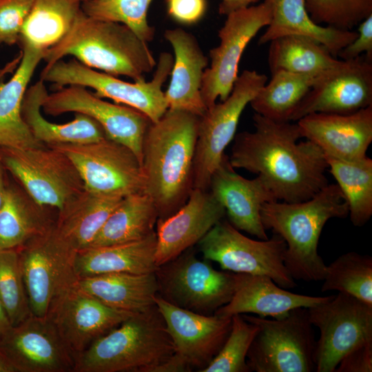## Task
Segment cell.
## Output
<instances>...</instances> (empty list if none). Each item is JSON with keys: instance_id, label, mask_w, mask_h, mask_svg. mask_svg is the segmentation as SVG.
I'll return each instance as SVG.
<instances>
[{"instance_id": "1", "label": "cell", "mask_w": 372, "mask_h": 372, "mask_svg": "<svg viewBox=\"0 0 372 372\" xmlns=\"http://www.w3.org/2000/svg\"><path fill=\"white\" fill-rule=\"evenodd\" d=\"M255 130L234 136L229 163L260 176L276 200H307L328 183L324 154L313 142H298L299 127L291 122H277L257 113L253 116Z\"/></svg>"}, {"instance_id": "2", "label": "cell", "mask_w": 372, "mask_h": 372, "mask_svg": "<svg viewBox=\"0 0 372 372\" xmlns=\"http://www.w3.org/2000/svg\"><path fill=\"white\" fill-rule=\"evenodd\" d=\"M199 118L167 110L151 123L143 140L142 169L145 193L157 209L158 219L175 213L194 188V158Z\"/></svg>"}, {"instance_id": "3", "label": "cell", "mask_w": 372, "mask_h": 372, "mask_svg": "<svg viewBox=\"0 0 372 372\" xmlns=\"http://www.w3.org/2000/svg\"><path fill=\"white\" fill-rule=\"evenodd\" d=\"M349 215L348 203L337 184H328L311 198L298 203H265L260 216L265 229L286 242L285 265L294 280L322 281L327 265L318 251L321 232L333 218Z\"/></svg>"}, {"instance_id": "4", "label": "cell", "mask_w": 372, "mask_h": 372, "mask_svg": "<svg viewBox=\"0 0 372 372\" xmlns=\"http://www.w3.org/2000/svg\"><path fill=\"white\" fill-rule=\"evenodd\" d=\"M96 70L136 81L145 79L156 65L147 43L122 23L96 19L81 9L68 34L47 50L46 66L65 56Z\"/></svg>"}, {"instance_id": "5", "label": "cell", "mask_w": 372, "mask_h": 372, "mask_svg": "<svg viewBox=\"0 0 372 372\" xmlns=\"http://www.w3.org/2000/svg\"><path fill=\"white\" fill-rule=\"evenodd\" d=\"M175 352L155 305L133 313L76 360L74 372H151Z\"/></svg>"}, {"instance_id": "6", "label": "cell", "mask_w": 372, "mask_h": 372, "mask_svg": "<svg viewBox=\"0 0 372 372\" xmlns=\"http://www.w3.org/2000/svg\"><path fill=\"white\" fill-rule=\"evenodd\" d=\"M173 62L172 54L161 52L153 78L147 82L145 80L124 81L88 68L74 58L66 61L61 59L45 66L40 79L56 89L68 85L89 87L94 91L96 96L136 109L154 123L168 110L162 87L170 74Z\"/></svg>"}, {"instance_id": "7", "label": "cell", "mask_w": 372, "mask_h": 372, "mask_svg": "<svg viewBox=\"0 0 372 372\" xmlns=\"http://www.w3.org/2000/svg\"><path fill=\"white\" fill-rule=\"evenodd\" d=\"M241 315L258 327L247 355L250 371H315L316 341L308 308H296L279 318Z\"/></svg>"}, {"instance_id": "8", "label": "cell", "mask_w": 372, "mask_h": 372, "mask_svg": "<svg viewBox=\"0 0 372 372\" xmlns=\"http://www.w3.org/2000/svg\"><path fill=\"white\" fill-rule=\"evenodd\" d=\"M154 273L159 296L201 314H214L231 300L235 290V273L216 269L210 260L198 258L191 248L159 265Z\"/></svg>"}, {"instance_id": "9", "label": "cell", "mask_w": 372, "mask_h": 372, "mask_svg": "<svg viewBox=\"0 0 372 372\" xmlns=\"http://www.w3.org/2000/svg\"><path fill=\"white\" fill-rule=\"evenodd\" d=\"M198 244L203 258L218 263L223 270L267 276L284 289L296 286L285 265L286 242L278 234L256 240L222 219Z\"/></svg>"}, {"instance_id": "10", "label": "cell", "mask_w": 372, "mask_h": 372, "mask_svg": "<svg viewBox=\"0 0 372 372\" xmlns=\"http://www.w3.org/2000/svg\"><path fill=\"white\" fill-rule=\"evenodd\" d=\"M0 162L42 206L59 210L84 189L81 177L70 158L50 146L28 149L0 147Z\"/></svg>"}, {"instance_id": "11", "label": "cell", "mask_w": 372, "mask_h": 372, "mask_svg": "<svg viewBox=\"0 0 372 372\" xmlns=\"http://www.w3.org/2000/svg\"><path fill=\"white\" fill-rule=\"evenodd\" d=\"M267 81L264 74L244 70L229 96L200 116L194 158V188L209 190L211 176L225 154V148L234 138L243 110Z\"/></svg>"}, {"instance_id": "12", "label": "cell", "mask_w": 372, "mask_h": 372, "mask_svg": "<svg viewBox=\"0 0 372 372\" xmlns=\"http://www.w3.org/2000/svg\"><path fill=\"white\" fill-rule=\"evenodd\" d=\"M17 249L32 314L46 317L54 300L78 280L74 267L76 250L55 225Z\"/></svg>"}, {"instance_id": "13", "label": "cell", "mask_w": 372, "mask_h": 372, "mask_svg": "<svg viewBox=\"0 0 372 372\" xmlns=\"http://www.w3.org/2000/svg\"><path fill=\"white\" fill-rule=\"evenodd\" d=\"M309 320L320 330L316 342L315 371L335 372L350 351L372 342V306L345 293L308 308Z\"/></svg>"}, {"instance_id": "14", "label": "cell", "mask_w": 372, "mask_h": 372, "mask_svg": "<svg viewBox=\"0 0 372 372\" xmlns=\"http://www.w3.org/2000/svg\"><path fill=\"white\" fill-rule=\"evenodd\" d=\"M64 153L76 167L84 188L94 193L125 197L145 192L142 165L127 147L105 138L84 143L48 145Z\"/></svg>"}, {"instance_id": "15", "label": "cell", "mask_w": 372, "mask_h": 372, "mask_svg": "<svg viewBox=\"0 0 372 372\" xmlns=\"http://www.w3.org/2000/svg\"><path fill=\"white\" fill-rule=\"evenodd\" d=\"M273 0H265L229 13L218 31L220 43L209 51L210 65L203 76L201 96L209 108L225 101L238 76V65L250 41L271 21Z\"/></svg>"}, {"instance_id": "16", "label": "cell", "mask_w": 372, "mask_h": 372, "mask_svg": "<svg viewBox=\"0 0 372 372\" xmlns=\"http://www.w3.org/2000/svg\"><path fill=\"white\" fill-rule=\"evenodd\" d=\"M41 108L50 116L74 112L91 117L102 127L107 138L130 148L142 164L143 140L152 121L138 110L105 101L79 85L48 93Z\"/></svg>"}, {"instance_id": "17", "label": "cell", "mask_w": 372, "mask_h": 372, "mask_svg": "<svg viewBox=\"0 0 372 372\" xmlns=\"http://www.w3.org/2000/svg\"><path fill=\"white\" fill-rule=\"evenodd\" d=\"M372 105V61L341 60L323 72L298 104L290 121L312 113L348 114Z\"/></svg>"}, {"instance_id": "18", "label": "cell", "mask_w": 372, "mask_h": 372, "mask_svg": "<svg viewBox=\"0 0 372 372\" xmlns=\"http://www.w3.org/2000/svg\"><path fill=\"white\" fill-rule=\"evenodd\" d=\"M132 314L107 306L79 289L76 282L54 300L46 317L76 361L96 340Z\"/></svg>"}, {"instance_id": "19", "label": "cell", "mask_w": 372, "mask_h": 372, "mask_svg": "<svg viewBox=\"0 0 372 372\" xmlns=\"http://www.w3.org/2000/svg\"><path fill=\"white\" fill-rule=\"evenodd\" d=\"M0 354L13 371L70 372L75 358L47 317L32 315L0 340Z\"/></svg>"}, {"instance_id": "20", "label": "cell", "mask_w": 372, "mask_h": 372, "mask_svg": "<svg viewBox=\"0 0 372 372\" xmlns=\"http://www.w3.org/2000/svg\"><path fill=\"white\" fill-rule=\"evenodd\" d=\"M155 304L174 346L192 368L200 372L216 355L231 326V317L205 315L174 306L157 295Z\"/></svg>"}, {"instance_id": "21", "label": "cell", "mask_w": 372, "mask_h": 372, "mask_svg": "<svg viewBox=\"0 0 372 372\" xmlns=\"http://www.w3.org/2000/svg\"><path fill=\"white\" fill-rule=\"evenodd\" d=\"M225 214L223 205L209 190L193 188L179 209L157 220L156 265L174 259L198 244Z\"/></svg>"}, {"instance_id": "22", "label": "cell", "mask_w": 372, "mask_h": 372, "mask_svg": "<svg viewBox=\"0 0 372 372\" xmlns=\"http://www.w3.org/2000/svg\"><path fill=\"white\" fill-rule=\"evenodd\" d=\"M234 169L225 154L211 176L209 191L223 205L235 228L260 240L268 239L260 210L265 203L276 200L260 176L247 179Z\"/></svg>"}, {"instance_id": "23", "label": "cell", "mask_w": 372, "mask_h": 372, "mask_svg": "<svg viewBox=\"0 0 372 372\" xmlns=\"http://www.w3.org/2000/svg\"><path fill=\"white\" fill-rule=\"evenodd\" d=\"M300 134L324 155L344 160L366 156L372 142V105L348 114L312 113L297 121Z\"/></svg>"}, {"instance_id": "24", "label": "cell", "mask_w": 372, "mask_h": 372, "mask_svg": "<svg viewBox=\"0 0 372 372\" xmlns=\"http://www.w3.org/2000/svg\"><path fill=\"white\" fill-rule=\"evenodd\" d=\"M164 37L174 53L170 83L164 92L168 109L201 116L207 110L200 90L208 58L196 38L182 28L168 29Z\"/></svg>"}, {"instance_id": "25", "label": "cell", "mask_w": 372, "mask_h": 372, "mask_svg": "<svg viewBox=\"0 0 372 372\" xmlns=\"http://www.w3.org/2000/svg\"><path fill=\"white\" fill-rule=\"evenodd\" d=\"M331 297L292 293L265 275L236 273L235 290L231 300L214 314L227 318L236 314H256L279 318L296 308L315 307Z\"/></svg>"}, {"instance_id": "26", "label": "cell", "mask_w": 372, "mask_h": 372, "mask_svg": "<svg viewBox=\"0 0 372 372\" xmlns=\"http://www.w3.org/2000/svg\"><path fill=\"white\" fill-rule=\"evenodd\" d=\"M21 61L7 82H0V147L28 149L45 145L32 134L21 114V105L28 84L44 54L21 46Z\"/></svg>"}, {"instance_id": "27", "label": "cell", "mask_w": 372, "mask_h": 372, "mask_svg": "<svg viewBox=\"0 0 372 372\" xmlns=\"http://www.w3.org/2000/svg\"><path fill=\"white\" fill-rule=\"evenodd\" d=\"M156 234L140 240L76 251L74 267L78 278L112 273H154Z\"/></svg>"}, {"instance_id": "28", "label": "cell", "mask_w": 372, "mask_h": 372, "mask_svg": "<svg viewBox=\"0 0 372 372\" xmlns=\"http://www.w3.org/2000/svg\"><path fill=\"white\" fill-rule=\"evenodd\" d=\"M48 93L45 82L40 79L27 88L21 105L23 118L39 142L45 145L84 144L107 138L102 127L83 114L76 113L72 121L62 124L45 118L41 114V107Z\"/></svg>"}, {"instance_id": "29", "label": "cell", "mask_w": 372, "mask_h": 372, "mask_svg": "<svg viewBox=\"0 0 372 372\" xmlns=\"http://www.w3.org/2000/svg\"><path fill=\"white\" fill-rule=\"evenodd\" d=\"M79 289L112 308L136 313L155 306L158 287L154 273H112L78 278Z\"/></svg>"}, {"instance_id": "30", "label": "cell", "mask_w": 372, "mask_h": 372, "mask_svg": "<svg viewBox=\"0 0 372 372\" xmlns=\"http://www.w3.org/2000/svg\"><path fill=\"white\" fill-rule=\"evenodd\" d=\"M123 198L84 188L57 210L56 228L75 250L87 249Z\"/></svg>"}, {"instance_id": "31", "label": "cell", "mask_w": 372, "mask_h": 372, "mask_svg": "<svg viewBox=\"0 0 372 372\" xmlns=\"http://www.w3.org/2000/svg\"><path fill=\"white\" fill-rule=\"evenodd\" d=\"M15 181L8 183L0 208V249H18L52 228L56 220Z\"/></svg>"}, {"instance_id": "32", "label": "cell", "mask_w": 372, "mask_h": 372, "mask_svg": "<svg viewBox=\"0 0 372 372\" xmlns=\"http://www.w3.org/2000/svg\"><path fill=\"white\" fill-rule=\"evenodd\" d=\"M285 35L309 37L324 45L336 57L358 36V32L316 24L307 11L304 0H273L270 23L258 43L265 44Z\"/></svg>"}, {"instance_id": "33", "label": "cell", "mask_w": 372, "mask_h": 372, "mask_svg": "<svg viewBox=\"0 0 372 372\" xmlns=\"http://www.w3.org/2000/svg\"><path fill=\"white\" fill-rule=\"evenodd\" d=\"M158 218L156 205L146 193L127 196L112 211L87 248L123 244L145 238L155 231Z\"/></svg>"}, {"instance_id": "34", "label": "cell", "mask_w": 372, "mask_h": 372, "mask_svg": "<svg viewBox=\"0 0 372 372\" xmlns=\"http://www.w3.org/2000/svg\"><path fill=\"white\" fill-rule=\"evenodd\" d=\"M80 10V4L65 0H34L17 44L45 54L68 34Z\"/></svg>"}, {"instance_id": "35", "label": "cell", "mask_w": 372, "mask_h": 372, "mask_svg": "<svg viewBox=\"0 0 372 372\" xmlns=\"http://www.w3.org/2000/svg\"><path fill=\"white\" fill-rule=\"evenodd\" d=\"M321 73L276 71L271 74L270 81L260 89L249 104L255 113L267 118L291 122L294 110Z\"/></svg>"}, {"instance_id": "36", "label": "cell", "mask_w": 372, "mask_h": 372, "mask_svg": "<svg viewBox=\"0 0 372 372\" xmlns=\"http://www.w3.org/2000/svg\"><path fill=\"white\" fill-rule=\"evenodd\" d=\"M268 53L271 73L284 70L294 73H321L341 60L316 41L304 36L285 35L271 40Z\"/></svg>"}, {"instance_id": "37", "label": "cell", "mask_w": 372, "mask_h": 372, "mask_svg": "<svg viewBox=\"0 0 372 372\" xmlns=\"http://www.w3.org/2000/svg\"><path fill=\"white\" fill-rule=\"evenodd\" d=\"M324 156L348 203L352 224L364 225L372 216V159L366 156L355 160Z\"/></svg>"}, {"instance_id": "38", "label": "cell", "mask_w": 372, "mask_h": 372, "mask_svg": "<svg viewBox=\"0 0 372 372\" xmlns=\"http://www.w3.org/2000/svg\"><path fill=\"white\" fill-rule=\"evenodd\" d=\"M321 291L349 294L372 306V257L345 253L327 265Z\"/></svg>"}, {"instance_id": "39", "label": "cell", "mask_w": 372, "mask_h": 372, "mask_svg": "<svg viewBox=\"0 0 372 372\" xmlns=\"http://www.w3.org/2000/svg\"><path fill=\"white\" fill-rule=\"evenodd\" d=\"M153 0H85L81 10L88 17L125 25L141 39L147 43L154 39V28L147 20L149 7Z\"/></svg>"}, {"instance_id": "40", "label": "cell", "mask_w": 372, "mask_h": 372, "mask_svg": "<svg viewBox=\"0 0 372 372\" xmlns=\"http://www.w3.org/2000/svg\"><path fill=\"white\" fill-rule=\"evenodd\" d=\"M0 300L12 326L32 315L17 249H0Z\"/></svg>"}, {"instance_id": "41", "label": "cell", "mask_w": 372, "mask_h": 372, "mask_svg": "<svg viewBox=\"0 0 372 372\" xmlns=\"http://www.w3.org/2000/svg\"><path fill=\"white\" fill-rule=\"evenodd\" d=\"M258 327L241 314L231 316L230 332L222 348L200 372H249L247 355Z\"/></svg>"}, {"instance_id": "42", "label": "cell", "mask_w": 372, "mask_h": 372, "mask_svg": "<svg viewBox=\"0 0 372 372\" xmlns=\"http://www.w3.org/2000/svg\"><path fill=\"white\" fill-rule=\"evenodd\" d=\"M316 24L350 30L372 14V0H304Z\"/></svg>"}, {"instance_id": "43", "label": "cell", "mask_w": 372, "mask_h": 372, "mask_svg": "<svg viewBox=\"0 0 372 372\" xmlns=\"http://www.w3.org/2000/svg\"><path fill=\"white\" fill-rule=\"evenodd\" d=\"M34 0H0V45L18 43Z\"/></svg>"}, {"instance_id": "44", "label": "cell", "mask_w": 372, "mask_h": 372, "mask_svg": "<svg viewBox=\"0 0 372 372\" xmlns=\"http://www.w3.org/2000/svg\"><path fill=\"white\" fill-rule=\"evenodd\" d=\"M358 36L338 53L341 60L355 59L365 53L366 59L372 61V14L363 20L358 29Z\"/></svg>"}, {"instance_id": "45", "label": "cell", "mask_w": 372, "mask_h": 372, "mask_svg": "<svg viewBox=\"0 0 372 372\" xmlns=\"http://www.w3.org/2000/svg\"><path fill=\"white\" fill-rule=\"evenodd\" d=\"M168 14L175 21L185 25L197 23L204 16L206 0H165Z\"/></svg>"}, {"instance_id": "46", "label": "cell", "mask_w": 372, "mask_h": 372, "mask_svg": "<svg viewBox=\"0 0 372 372\" xmlns=\"http://www.w3.org/2000/svg\"><path fill=\"white\" fill-rule=\"evenodd\" d=\"M372 342L355 347L339 362L335 372H371Z\"/></svg>"}, {"instance_id": "47", "label": "cell", "mask_w": 372, "mask_h": 372, "mask_svg": "<svg viewBox=\"0 0 372 372\" xmlns=\"http://www.w3.org/2000/svg\"><path fill=\"white\" fill-rule=\"evenodd\" d=\"M192 366L180 355L174 352L168 359L154 366L151 372H188Z\"/></svg>"}, {"instance_id": "48", "label": "cell", "mask_w": 372, "mask_h": 372, "mask_svg": "<svg viewBox=\"0 0 372 372\" xmlns=\"http://www.w3.org/2000/svg\"><path fill=\"white\" fill-rule=\"evenodd\" d=\"M259 0H221L219 4L218 12L222 15H227L229 13L250 6Z\"/></svg>"}, {"instance_id": "49", "label": "cell", "mask_w": 372, "mask_h": 372, "mask_svg": "<svg viewBox=\"0 0 372 372\" xmlns=\"http://www.w3.org/2000/svg\"><path fill=\"white\" fill-rule=\"evenodd\" d=\"M21 56L22 52L20 50L19 53L16 56L0 68V82H1L8 74H12L15 71L21 61Z\"/></svg>"}, {"instance_id": "50", "label": "cell", "mask_w": 372, "mask_h": 372, "mask_svg": "<svg viewBox=\"0 0 372 372\" xmlns=\"http://www.w3.org/2000/svg\"><path fill=\"white\" fill-rule=\"evenodd\" d=\"M12 325L0 300V340L12 329Z\"/></svg>"}, {"instance_id": "51", "label": "cell", "mask_w": 372, "mask_h": 372, "mask_svg": "<svg viewBox=\"0 0 372 372\" xmlns=\"http://www.w3.org/2000/svg\"><path fill=\"white\" fill-rule=\"evenodd\" d=\"M4 170L5 169L0 162V208L3 203L6 187V179L4 176Z\"/></svg>"}, {"instance_id": "52", "label": "cell", "mask_w": 372, "mask_h": 372, "mask_svg": "<svg viewBox=\"0 0 372 372\" xmlns=\"http://www.w3.org/2000/svg\"><path fill=\"white\" fill-rule=\"evenodd\" d=\"M13 371L12 368L5 361L0 354V372H10Z\"/></svg>"}, {"instance_id": "53", "label": "cell", "mask_w": 372, "mask_h": 372, "mask_svg": "<svg viewBox=\"0 0 372 372\" xmlns=\"http://www.w3.org/2000/svg\"><path fill=\"white\" fill-rule=\"evenodd\" d=\"M68 2H70V3H75V4H81L83 1H85V0H65Z\"/></svg>"}]
</instances>
